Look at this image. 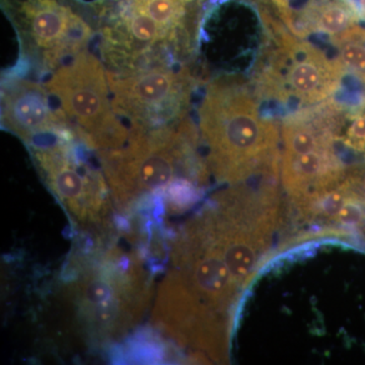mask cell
Returning <instances> with one entry per match:
<instances>
[{
	"label": "cell",
	"instance_id": "obj_9",
	"mask_svg": "<svg viewBox=\"0 0 365 365\" xmlns=\"http://www.w3.org/2000/svg\"><path fill=\"white\" fill-rule=\"evenodd\" d=\"M108 78L113 109L129 129L158 130L186 119L193 83L187 67L108 73Z\"/></svg>",
	"mask_w": 365,
	"mask_h": 365
},
{
	"label": "cell",
	"instance_id": "obj_3",
	"mask_svg": "<svg viewBox=\"0 0 365 365\" xmlns=\"http://www.w3.org/2000/svg\"><path fill=\"white\" fill-rule=\"evenodd\" d=\"M199 131L209 173L218 182L277 179V127L261 118L245 83L230 78L209 83L199 108Z\"/></svg>",
	"mask_w": 365,
	"mask_h": 365
},
{
	"label": "cell",
	"instance_id": "obj_12",
	"mask_svg": "<svg viewBox=\"0 0 365 365\" xmlns=\"http://www.w3.org/2000/svg\"><path fill=\"white\" fill-rule=\"evenodd\" d=\"M350 120L345 134L341 135L340 143L347 150L365 158V106L354 111Z\"/></svg>",
	"mask_w": 365,
	"mask_h": 365
},
{
	"label": "cell",
	"instance_id": "obj_6",
	"mask_svg": "<svg viewBox=\"0 0 365 365\" xmlns=\"http://www.w3.org/2000/svg\"><path fill=\"white\" fill-rule=\"evenodd\" d=\"M20 44L21 63L39 76L88 51L97 38L93 2L85 0H0Z\"/></svg>",
	"mask_w": 365,
	"mask_h": 365
},
{
	"label": "cell",
	"instance_id": "obj_1",
	"mask_svg": "<svg viewBox=\"0 0 365 365\" xmlns=\"http://www.w3.org/2000/svg\"><path fill=\"white\" fill-rule=\"evenodd\" d=\"M188 120L153 131L134 130L117 150L98 155L111 195L120 207H134L160 192L165 207L181 212L199 199L207 180V163Z\"/></svg>",
	"mask_w": 365,
	"mask_h": 365
},
{
	"label": "cell",
	"instance_id": "obj_5",
	"mask_svg": "<svg viewBox=\"0 0 365 365\" xmlns=\"http://www.w3.org/2000/svg\"><path fill=\"white\" fill-rule=\"evenodd\" d=\"M342 124V108L331 102L299 112L282 125L281 180L304 218L350 172L336 150Z\"/></svg>",
	"mask_w": 365,
	"mask_h": 365
},
{
	"label": "cell",
	"instance_id": "obj_8",
	"mask_svg": "<svg viewBox=\"0 0 365 365\" xmlns=\"http://www.w3.org/2000/svg\"><path fill=\"white\" fill-rule=\"evenodd\" d=\"M78 139L66 127L28 146L48 188L69 215L79 225H98L109 212L111 191L104 173L79 155Z\"/></svg>",
	"mask_w": 365,
	"mask_h": 365
},
{
	"label": "cell",
	"instance_id": "obj_13",
	"mask_svg": "<svg viewBox=\"0 0 365 365\" xmlns=\"http://www.w3.org/2000/svg\"><path fill=\"white\" fill-rule=\"evenodd\" d=\"M365 43L344 42L337 44L339 60L346 71H351L365 83Z\"/></svg>",
	"mask_w": 365,
	"mask_h": 365
},
{
	"label": "cell",
	"instance_id": "obj_11",
	"mask_svg": "<svg viewBox=\"0 0 365 365\" xmlns=\"http://www.w3.org/2000/svg\"><path fill=\"white\" fill-rule=\"evenodd\" d=\"M1 100L2 126L26 145L69 126L42 83L11 76Z\"/></svg>",
	"mask_w": 365,
	"mask_h": 365
},
{
	"label": "cell",
	"instance_id": "obj_10",
	"mask_svg": "<svg viewBox=\"0 0 365 365\" xmlns=\"http://www.w3.org/2000/svg\"><path fill=\"white\" fill-rule=\"evenodd\" d=\"M278 44L259 83L264 95L313 105L337 90L346 72L339 59H329L318 48L283 30Z\"/></svg>",
	"mask_w": 365,
	"mask_h": 365
},
{
	"label": "cell",
	"instance_id": "obj_2",
	"mask_svg": "<svg viewBox=\"0 0 365 365\" xmlns=\"http://www.w3.org/2000/svg\"><path fill=\"white\" fill-rule=\"evenodd\" d=\"M205 0H95L98 48L109 73L180 66Z\"/></svg>",
	"mask_w": 365,
	"mask_h": 365
},
{
	"label": "cell",
	"instance_id": "obj_7",
	"mask_svg": "<svg viewBox=\"0 0 365 365\" xmlns=\"http://www.w3.org/2000/svg\"><path fill=\"white\" fill-rule=\"evenodd\" d=\"M44 85L69 126L98 155L128 141L130 129L113 109L107 69L95 54L79 53L47 76Z\"/></svg>",
	"mask_w": 365,
	"mask_h": 365
},
{
	"label": "cell",
	"instance_id": "obj_4",
	"mask_svg": "<svg viewBox=\"0 0 365 365\" xmlns=\"http://www.w3.org/2000/svg\"><path fill=\"white\" fill-rule=\"evenodd\" d=\"M73 265L66 294L93 337H121L140 321L151 299L150 275L140 257L112 247Z\"/></svg>",
	"mask_w": 365,
	"mask_h": 365
}]
</instances>
